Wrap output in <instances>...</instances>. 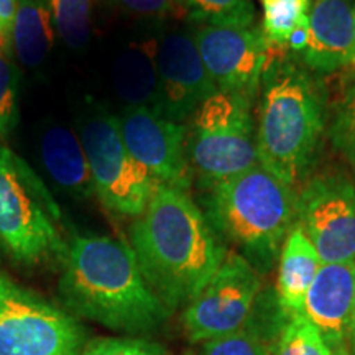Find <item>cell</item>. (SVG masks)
<instances>
[{
  "mask_svg": "<svg viewBox=\"0 0 355 355\" xmlns=\"http://www.w3.org/2000/svg\"><path fill=\"white\" fill-rule=\"evenodd\" d=\"M316 248L300 225L290 230L278 257L277 300L286 318L303 313L306 295L321 268Z\"/></svg>",
  "mask_w": 355,
  "mask_h": 355,
  "instance_id": "18",
  "label": "cell"
},
{
  "mask_svg": "<svg viewBox=\"0 0 355 355\" xmlns=\"http://www.w3.org/2000/svg\"><path fill=\"white\" fill-rule=\"evenodd\" d=\"M184 8L196 25L252 26L255 20L252 0H186Z\"/></svg>",
  "mask_w": 355,
  "mask_h": 355,
  "instance_id": "24",
  "label": "cell"
},
{
  "mask_svg": "<svg viewBox=\"0 0 355 355\" xmlns=\"http://www.w3.org/2000/svg\"><path fill=\"white\" fill-rule=\"evenodd\" d=\"M19 0H0V44L3 55H12V30Z\"/></svg>",
  "mask_w": 355,
  "mask_h": 355,
  "instance_id": "29",
  "label": "cell"
},
{
  "mask_svg": "<svg viewBox=\"0 0 355 355\" xmlns=\"http://www.w3.org/2000/svg\"><path fill=\"white\" fill-rule=\"evenodd\" d=\"M94 191L114 214L140 217L158 183L123 144L119 119L107 110H91L79 127Z\"/></svg>",
  "mask_w": 355,
  "mask_h": 355,
  "instance_id": "7",
  "label": "cell"
},
{
  "mask_svg": "<svg viewBox=\"0 0 355 355\" xmlns=\"http://www.w3.org/2000/svg\"><path fill=\"white\" fill-rule=\"evenodd\" d=\"M60 207L32 166L0 146V243L24 265L63 260Z\"/></svg>",
  "mask_w": 355,
  "mask_h": 355,
  "instance_id": "5",
  "label": "cell"
},
{
  "mask_svg": "<svg viewBox=\"0 0 355 355\" xmlns=\"http://www.w3.org/2000/svg\"><path fill=\"white\" fill-rule=\"evenodd\" d=\"M119 119L123 144L158 184L189 191L193 168L186 146V127L152 109L125 107Z\"/></svg>",
  "mask_w": 355,
  "mask_h": 355,
  "instance_id": "12",
  "label": "cell"
},
{
  "mask_svg": "<svg viewBox=\"0 0 355 355\" xmlns=\"http://www.w3.org/2000/svg\"><path fill=\"white\" fill-rule=\"evenodd\" d=\"M84 345L76 316L0 272V355H79Z\"/></svg>",
  "mask_w": 355,
  "mask_h": 355,
  "instance_id": "8",
  "label": "cell"
},
{
  "mask_svg": "<svg viewBox=\"0 0 355 355\" xmlns=\"http://www.w3.org/2000/svg\"><path fill=\"white\" fill-rule=\"evenodd\" d=\"M254 104L243 96L217 91L191 115L186 146L202 189L260 163Z\"/></svg>",
  "mask_w": 355,
  "mask_h": 355,
  "instance_id": "6",
  "label": "cell"
},
{
  "mask_svg": "<svg viewBox=\"0 0 355 355\" xmlns=\"http://www.w3.org/2000/svg\"><path fill=\"white\" fill-rule=\"evenodd\" d=\"M158 114L173 122L189 121L204 101L216 94L193 33L171 32L158 42Z\"/></svg>",
  "mask_w": 355,
  "mask_h": 355,
  "instance_id": "13",
  "label": "cell"
},
{
  "mask_svg": "<svg viewBox=\"0 0 355 355\" xmlns=\"http://www.w3.org/2000/svg\"><path fill=\"white\" fill-rule=\"evenodd\" d=\"M296 225L322 263L355 260V181L343 171L309 176L296 199Z\"/></svg>",
  "mask_w": 355,
  "mask_h": 355,
  "instance_id": "9",
  "label": "cell"
},
{
  "mask_svg": "<svg viewBox=\"0 0 355 355\" xmlns=\"http://www.w3.org/2000/svg\"><path fill=\"white\" fill-rule=\"evenodd\" d=\"M58 37L51 12L44 0H19L12 30V53L26 68L46 61Z\"/></svg>",
  "mask_w": 355,
  "mask_h": 355,
  "instance_id": "20",
  "label": "cell"
},
{
  "mask_svg": "<svg viewBox=\"0 0 355 355\" xmlns=\"http://www.w3.org/2000/svg\"><path fill=\"white\" fill-rule=\"evenodd\" d=\"M286 319L277 293H260L250 318L241 329L204 343L201 355H273Z\"/></svg>",
  "mask_w": 355,
  "mask_h": 355,
  "instance_id": "17",
  "label": "cell"
},
{
  "mask_svg": "<svg viewBox=\"0 0 355 355\" xmlns=\"http://www.w3.org/2000/svg\"><path fill=\"white\" fill-rule=\"evenodd\" d=\"M184 2H186V0H178V3H180L181 7H184Z\"/></svg>",
  "mask_w": 355,
  "mask_h": 355,
  "instance_id": "32",
  "label": "cell"
},
{
  "mask_svg": "<svg viewBox=\"0 0 355 355\" xmlns=\"http://www.w3.org/2000/svg\"><path fill=\"white\" fill-rule=\"evenodd\" d=\"M332 354H334V355H350V352H349V349H347V347H340V349L332 350Z\"/></svg>",
  "mask_w": 355,
  "mask_h": 355,
  "instance_id": "31",
  "label": "cell"
},
{
  "mask_svg": "<svg viewBox=\"0 0 355 355\" xmlns=\"http://www.w3.org/2000/svg\"><path fill=\"white\" fill-rule=\"evenodd\" d=\"M0 53H2V44H0Z\"/></svg>",
  "mask_w": 355,
  "mask_h": 355,
  "instance_id": "33",
  "label": "cell"
},
{
  "mask_svg": "<svg viewBox=\"0 0 355 355\" xmlns=\"http://www.w3.org/2000/svg\"><path fill=\"white\" fill-rule=\"evenodd\" d=\"M122 10L141 17H165L181 8L178 0H112Z\"/></svg>",
  "mask_w": 355,
  "mask_h": 355,
  "instance_id": "28",
  "label": "cell"
},
{
  "mask_svg": "<svg viewBox=\"0 0 355 355\" xmlns=\"http://www.w3.org/2000/svg\"><path fill=\"white\" fill-rule=\"evenodd\" d=\"M263 7L261 32L268 43L286 46L296 26L309 20L313 0H260Z\"/></svg>",
  "mask_w": 355,
  "mask_h": 355,
  "instance_id": "22",
  "label": "cell"
},
{
  "mask_svg": "<svg viewBox=\"0 0 355 355\" xmlns=\"http://www.w3.org/2000/svg\"><path fill=\"white\" fill-rule=\"evenodd\" d=\"M347 349H349L350 355H355V313H354L352 324H350V331H349V337H347Z\"/></svg>",
  "mask_w": 355,
  "mask_h": 355,
  "instance_id": "30",
  "label": "cell"
},
{
  "mask_svg": "<svg viewBox=\"0 0 355 355\" xmlns=\"http://www.w3.org/2000/svg\"><path fill=\"white\" fill-rule=\"evenodd\" d=\"M130 247L155 295L168 311L186 308L227 257L189 191L158 184L130 229Z\"/></svg>",
  "mask_w": 355,
  "mask_h": 355,
  "instance_id": "1",
  "label": "cell"
},
{
  "mask_svg": "<svg viewBox=\"0 0 355 355\" xmlns=\"http://www.w3.org/2000/svg\"><path fill=\"white\" fill-rule=\"evenodd\" d=\"M193 38L217 91L255 102L270 46L261 26L198 25Z\"/></svg>",
  "mask_w": 355,
  "mask_h": 355,
  "instance_id": "11",
  "label": "cell"
},
{
  "mask_svg": "<svg viewBox=\"0 0 355 355\" xmlns=\"http://www.w3.org/2000/svg\"><path fill=\"white\" fill-rule=\"evenodd\" d=\"M20 71L10 56L0 53V137H6L19 121Z\"/></svg>",
  "mask_w": 355,
  "mask_h": 355,
  "instance_id": "26",
  "label": "cell"
},
{
  "mask_svg": "<svg viewBox=\"0 0 355 355\" xmlns=\"http://www.w3.org/2000/svg\"><path fill=\"white\" fill-rule=\"evenodd\" d=\"M327 107L322 76L285 46L270 43L257 97V150L260 165L296 193L319 158Z\"/></svg>",
  "mask_w": 355,
  "mask_h": 355,
  "instance_id": "2",
  "label": "cell"
},
{
  "mask_svg": "<svg viewBox=\"0 0 355 355\" xmlns=\"http://www.w3.org/2000/svg\"><path fill=\"white\" fill-rule=\"evenodd\" d=\"M158 42L145 40L132 43L115 60L112 81L115 92L125 107L152 109L159 107L158 78Z\"/></svg>",
  "mask_w": 355,
  "mask_h": 355,
  "instance_id": "19",
  "label": "cell"
},
{
  "mask_svg": "<svg viewBox=\"0 0 355 355\" xmlns=\"http://www.w3.org/2000/svg\"><path fill=\"white\" fill-rule=\"evenodd\" d=\"M61 261L58 290L73 316L139 337L158 329L171 314L121 239L74 235Z\"/></svg>",
  "mask_w": 355,
  "mask_h": 355,
  "instance_id": "3",
  "label": "cell"
},
{
  "mask_svg": "<svg viewBox=\"0 0 355 355\" xmlns=\"http://www.w3.org/2000/svg\"><path fill=\"white\" fill-rule=\"evenodd\" d=\"M355 313V260L322 263L306 295L303 316L332 350L347 347Z\"/></svg>",
  "mask_w": 355,
  "mask_h": 355,
  "instance_id": "15",
  "label": "cell"
},
{
  "mask_svg": "<svg viewBox=\"0 0 355 355\" xmlns=\"http://www.w3.org/2000/svg\"><path fill=\"white\" fill-rule=\"evenodd\" d=\"M260 293V275L242 255L229 250L206 286L184 308V331L191 343L204 344L241 329Z\"/></svg>",
  "mask_w": 355,
  "mask_h": 355,
  "instance_id": "10",
  "label": "cell"
},
{
  "mask_svg": "<svg viewBox=\"0 0 355 355\" xmlns=\"http://www.w3.org/2000/svg\"><path fill=\"white\" fill-rule=\"evenodd\" d=\"M300 60L319 76L355 66V0H314Z\"/></svg>",
  "mask_w": 355,
  "mask_h": 355,
  "instance_id": "14",
  "label": "cell"
},
{
  "mask_svg": "<svg viewBox=\"0 0 355 355\" xmlns=\"http://www.w3.org/2000/svg\"><path fill=\"white\" fill-rule=\"evenodd\" d=\"M40 158L58 188L76 199L96 194L81 139L71 128L50 123L40 137Z\"/></svg>",
  "mask_w": 355,
  "mask_h": 355,
  "instance_id": "16",
  "label": "cell"
},
{
  "mask_svg": "<svg viewBox=\"0 0 355 355\" xmlns=\"http://www.w3.org/2000/svg\"><path fill=\"white\" fill-rule=\"evenodd\" d=\"M327 139L349 165L355 168V71L344 83L343 92L327 122Z\"/></svg>",
  "mask_w": 355,
  "mask_h": 355,
  "instance_id": "23",
  "label": "cell"
},
{
  "mask_svg": "<svg viewBox=\"0 0 355 355\" xmlns=\"http://www.w3.org/2000/svg\"><path fill=\"white\" fill-rule=\"evenodd\" d=\"M273 355H334L316 327L303 314L288 318L279 332Z\"/></svg>",
  "mask_w": 355,
  "mask_h": 355,
  "instance_id": "25",
  "label": "cell"
},
{
  "mask_svg": "<svg viewBox=\"0 0 355 355\" xmlns=\"http://www.w3.org/2000/svg\"><path fill=\"white\" fill-rule=\"evenodd\" d=\"M204 191L202 212L220 241L232 245L260 277L272 272L296 224L298 193L260 163Z\"/></svg>",
  "mask_w": 355,
  "mask_h": 355,
  "instance_id": "4",
  "label": "cell"
},
{
  "mask_svg": "<svg viewBox=\"0 0 355 355\" xmlns=\"http://www.w3.org/2000/svg\"><path fill=\"white\" fill-rule=\"evenodd\" d=\"M79 355H168L162 344L137 336L99 337L84 345Z\"/></svg>",
  "mask_w": 355,
  "mask_h": 355,
  "instance_id": "27",
  "label": "cell"
},
{
  "mask_svg": "<svg viewBox=\"0 0 355 355\" xmlns=\"http://www.w3.org/2000/svg\"><path fill=\"white\" fill-rule=\"evenodd\" d=\"M55 21L58 37L71 50H83L91 38L92 0H44Z\"/></svg>",
  "mask_w": 355,
  "mask_h": 355,
  "instance_id": "21",
  "label": "cell"
}]
</instances>
